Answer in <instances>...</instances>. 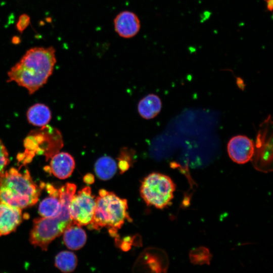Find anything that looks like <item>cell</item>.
<instances>
[{
	"mask_svg": "<svg viewBox=\"0 0 273 273\" xmlns=\"http://www.w3.org/2000/svg\"><path fill=\"white\" fill-rule=\"evenodd\" d=\"M55 52L52 47L30 49L8 72L7 81H14L33 94L52 74L56 63Z\"/></svg>",
	"mask_w": 273,
	"mask_h": 273,
	"instance_id": "obj_1",
	"label": "cell"
},
{
	"mask_svg": "<svg viewBox=\"0 0 273 273\" xmlns=\"http://www.w3.org/2000/svg\"><path fill=\"white\" fill-rule=\"evenodd\" d=\"M41 187L33 181L27 169L12 167L0 176V202L21 209L35 204Z\"/></svg>",
	"mask_w": 273,
	"mask_h": 273,
	"instance_id": "obj_2",
	"label": "cell"
},
{
	"mask_svg": "<svg viewBox=\"0 0 273 273\" xmlns=\"http://www.w3.org/2000/svg\"><path fill=\"white\" fill-rule=\"evenodd\" d=\"M127 200L113 192L101 189L96 198V206L93 219L88 224L91 230H99L105 227L110 235L118 238L117 231L126 220H131L127 212Z\"/></svg>",
	"mask_w": 273,
	"mask_h": 273,
	"instance_id": "obj_3",
	"label": "cell"
},
{
	"mask_svg": "<svg viewBox=\"0 0 273 273\" xmlns=\"http://www.w3.org/2000/svg\"><path fill=\"white\" fill-rule=\"evenodd\" d=\"M175 190V185L168 176L153 172L143 180L140 193L148 205L162 209L171 203Z\"/></svg>",
	"mask_w": 273,
	"mask_h": 273,
	"instance_id": "obj_4",
	"label": "cell"
},
{
	"mask_svg": "<svg viewBox=\"0 0 273 273\" xmlns=\"http://www.w3.org/2000/svg\"><path fill=\"white\" fill-rule=\"evenodd\" d=\"M68 226L57 217L36 218L30 234V242L34 247L46 251L49 244L61 236Z\"/></svg>",
	"mask_w": 273,
	"mask_h": 273,
	"instance_id": "obj_5",
	"label": "cell"
},
{
	"mask_svg": "<svg viewBox=\"0 0 273 273\" xmlns=\"http://www.w3.org/2000/svg\"><path fill=\"white\" fill-rule=\"evenodd\" d=\"M96 206V198L91 189L86 186L74 194L69 205L73 224L80 226L88 225L92 221Z\"/></svg>",
	"mask_w": 273,
	"mask_h": 273,
	"instance_id": "obj_6",
	"label": "cell"
},
{
	"mask_svg": "<svg viewBox=\"0 0 273 273\" xmlns=\"http://www.w3.org/2000/svg\"><path fill=\"white\" fill-rule=\"evenodd\" d=\"M263 123L257 136L254 154L255 167L261 171L268 170L272 162V135L269 136V123L265 121Z\"/></svg>",
	"mask_w": 273,
	"mask_h": 273,
	"instance_id": "obj_7",
	"label": "cell"
},
{
	"mask_svg": "<svg viewBox=\"0 0 273 273\" xmlns=\"http://www.w3.org/2000/svg\"><path fill=\"white\" fill-rule=\"evenodd\" d=\"M227 150L230 158L238 164H244L251 160L254 154L253 142L246 136L238 135L229 141Z\"/></svg>",
	"mask_w": 273,
	"mask_h": 273,
	"instance_id": "obj_8",
	"label": "cell"
},
{
	"mask_svg": "<svg viewBox=\"0 0 273 273\" xmlns=\"http://www.w3.org/2000/svg\"><path fill=\"white\" fill-rule=\"evenodd\" d=\"M116 32L121 37L131 38L136 35L141 28L138 16L133 12L124 11L119 13L114 19Z\"/></svg>",
	"mask_w": 273,
	"mask_h": 273,
	"instance_id": "obj_9",
	"label": "cell"
},
{
	"mask_svg": "<svg viewBox=\"0 0 273 273\" xmlns=\"http://www.w3.org/2000/svg\"><path fill=\"white\" fill-rule=\"evenodd\" d=\"M23 217L22 209L0 202V236L14 232Z\"/></svg>",
	"mask_w": 273,
	"mask_h": 273,
	"instance_id": "obj_10",
	"label": "cell"
},
{
	"mask_svg": "<svg viewBox=\"0 0 273 273\" xmlns=\"http://www.w3.org/2000/svg\"><path fill=\"white\" fill-rule=\"evenodd\" d=\"M50 171L59 179H66L72 173L75 168L73 157L67 152L57 153L52 157Z\"/></svg>",
	"mask_w": 273,
	"mask_h": 273,
	"instance_id": "obj_11",
	"label": "cell"
},
{
	"mask_svg": "<svg viewBox=\"0 0 273 273\" xmlns=\"http://www.w3.org/2000/svg\"><path fill=\"white\" fill-rule=\"evenodd\" d=\"M41 185L46 189L49 196L40 203L38 207L39 214L43 217H57L61 210L58 189L50 184H41Z\"/></svg>",
	"mask_w": 273,
	"mask_h": 273,
	"instance_id": "obj_12",
	"label": "cell"
},
{
	"mask_svg": "<svg viewBox=\"0 0 273 273\" xmlns=\"http://www.w3.org/2000/svg\"><path fill=\"white\" fill-rule=\"evenodd\" d=\"M63 240L67 248L77 250L85 244L86 235L81 226L72 224L64 230Z\"/></svg>",
	"mask_w": 273,
	"mask_h": 273,
	"instance_id": "obj_13",
	"label": "cell"
},
{
	"mask_svg": "<svg viewBox=\"0 0 273 273\" xmlns=\"http://www.w3.org/2000/svg\"><path fill=\"white\" fill-rule=\"evenodd\" d=\"M161 107L162 102L160 98L156 95L149 94L140 100L138 110L143 118L151 119L159 113Z\"/></svg>",
	"mask_w": 273,
	"mask_h": 273,
	"instance_id": "obj_14",
	"label": "cell"
},
{
	"mask_svg": "<svg viewBox=\"0 0 273 273\" xmlns=\"http://www.w3.org/2000/svg\"><path fill=\"white\" fill-rule=\"evenodd\" d=\"M27 118L28 122L34 126H44L51 119V112L44 104L37 103L28 109Z\"/></svg>",
	"mask_w": 273,
	"mask_h": 273,
	"instance_id": "obj_15",
	"label": "cell"
},
{
	"mask_svg": "<svg viewBox=\"0 0 273 273\" xmlns=\"http://www.w3.org/2000/svg\"><path fill=\"white\" fill-rule=\"evenodd\" d=\"M117 164L112 157L103 156L100 157L95 164V171L97 177L101 180L111 179L116 173Z\"/></svg>",
	"mask_w": 273,
	"mask_h": 273,
	"instance_id": "obj_16",
	"label": "cell"
},
{
	"mask_svg": "<svg viewBox=\"0 0 273 273\" xmlns=\"http://www.w3.org/2000/svg\"><path fill=\"white\" fill-rule=\"evenodd\" d=\"M77 264L76 256L72 252L64 251L55 257V265L61 271L68 273L73 271Z\"/></svg>",
	"mask_w": 273,
	"mask_h": 273,
	"instance_id": "obj_17",
	"label": "cell"
},
{
	"mask_svg": "<svg viewBox=\"0 0 273 273\" xmlns=\"http://www.w3.org/2000/svg\"><path fill=\"white\" fill-rule=\"evenodd\" d=\"M134 157L135 151L133 149L126 147L121 149L117 158L118 166L121 173L125 172L131 166Z\"/></svg>",
	"mask_w": 273,
	"mask_h": 273,
	"instance_id": "obj_18",
	"label": "cell"
},
{
	"mask_svg": "<svg viewBox=\"0 0 273 273\" xmlns=\"http://www.w3.org/2000/svg\"><path fill=\"white\" fill-rule=\"evenodd\" d=\"M10 162L8 151L0 139V176L5 171Z\"/></svg>",
	"mask_w": 273,
	"mask_h": 273,
	"instance_id": "obj_19",
	"label": "cell"
},
{
	"mask_svg": "<svg viewBox=\"0 0 273 273\" xmlns=\"http://www.w3.org/2000/svg\"><path fill=\"white\" fill-rule=\"evenodd\" d=\"M83 180L85 183L90 185L94 183L95 177L93 174L89 173L84 176Z\"/></svg>",
	"mask_w": 273,
	"mask_h": 273,
	"instance_id": "obj_20",
	"label": "cell"
},
{
	"mask_svg": "<svg viewBox=\"0 0 273 273\" xmlns=\"http://www.w3.org/2000/svg\"><path fill=\"white\" fill-rule=\"evenodd\" d=\"M266 2L267 4V9L270 11H272L273 6L272 0H266Z\"/></svg>",
	"mask_w": 273,
	"mask_h": 273,
	"instance_id": "obj_21",
	"label": "cell"
}]
</instances>
